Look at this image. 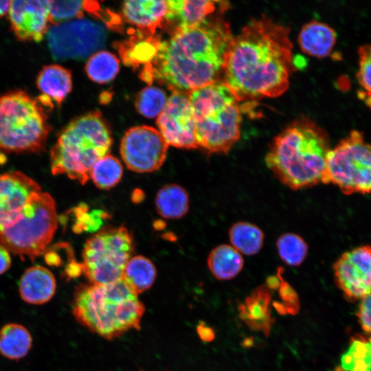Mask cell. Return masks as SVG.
<instances>
[{
    "label": "cell",
    "mask_w": 371,
    "mask_h": 371,
    "mask_svg": "<svg viewBox=\"0 0 371 371\" xmlns=\"http://www.w3.org/2000/svg\"><path fill=\"white\" fill-rule=\"evenodd\" d=\"M292 47L289 28L267 16L252 19L233 37L223 82L239 102L280 96L289 85Z\"/></svg>",
    "instance_id": "obj_1"
},
{
    "label": "cell",
    "mask_w": 371,
    "mask_h": 371,
    "mask_svg": "<svg viewBox=\"0 0 371 371\" xmlns=\"http://www.w3.org/2000/svg\"><path fill=\"white\" fill-rule=\"evenodd\" d=\"M233 37L229 24L219 16L197 26L176 28L170 38L161 41L141 76L150 84L157 80L185 93L212 84L219 80Z\"/></svg>",
    "instance_id": "obj_2"
},
{
    "label": "cell",
    "mask_w": 371,
    "mask_h": 371,
    "mask_svg": "<svg viewBox=\"0 0 371 371\" xmlns=\"http://www.w3.org/2000/svg\"><path fill=\"white\" fill-rule=\"evenodd\" d=\"M330 150L319 126L307 119L297 120L274 138L265 163L282 183L297 190L322 182Z\"/></svg>",
    "instance_id": "obj_3"
},
{
    "label": "cell",
    "mask_w": 371,
    "mask_h": 371,
    "mask_svg": "<svg viewBox=\"0 0 371 371\" xmlns=\"http://www.w3.org/2000/svg\"><path fill=\"white\" fill-rule=\"evenodd\" d=\"M144 311V304L122 279L108 285L80 284L74 291L75 319L107 339L139 329Z\"/></svg>",
    "instance_id": "obj_4"
},
{
    "label": "cell",
    "mask_w": 371,
    "mask_h": 371,
    "mask_svg": "<svg viewBox=\"0 0 371 371\" xmlns=\"http://www.w3.org/2000/svg\"><path fill=\"white\" fill-rule=\"evenodd\" d=\"M199 148L227 153L239 139L241 109L234 94L220 80L188 93Z\"/></svg>",
    "instance_id": "obj_5"
},
{
    "label": "cell",
    "mask_w": 371,
    "mask_h": 371,
    "mask_svg": "<svg viewBox=\"0 0 371 371\" xmlns=\"http://www.w3.org/2000/svg\"><path fill=\"white\" fill-rule=\"evenodd\" d=\"M112 144L110 132L98 112L71 121L60 133L50 151L53 175H65L85 184L93 165L108 155Z\"/></svg>",
    "instance_id": "obj_6"
},
{
    "label": "cell",
    "mask_w": 371,
    "mask_h": 371,
    "mask_svg": "<svg viewBox=\"0 0 371 371\" xmlns=\"http://www.w3.org/2000/svg\"><path fill=\"white\" fill-rule=\"evenodd\" d=\"M51 110L38 98L21 89L0 96V151L40 153L51 131Z\"/></svg>",
    "instance_id": "obj_7"
},
{
    "label": "cell",
    "mask_w": 371,
    "mask_h": 371,
    "mask_svg": "<svg viewBox=\"0 0 371 371\" xmlns=\"http://www.w3.org/2000/svg\"><path fill=\"white\" fill-rule=\"evenodd\" d=\"M58 225L54 199L47 192L36 194L19 217L0 231V245L9 252L32 261L42 255Z\"/></svg>",
    "instance_id": "obj_8"
},
{
    "label": "cell",
    "mask_w": 371,
    "mask_h": 371,
    "mask_svg": "<svg viewBox=\"0 0 371 371\" xmlns=\"http://www.w3.org/2000/svg\"><path fill=\"white\" fill-rule=\"evenodd\" d=\"M346 195L371 192V144L357 131L341 139L328 153L322 178Z\"/></svg>",
    "instance_id": "obj_9"
},
{
    "label": "cell",
    "mask_w": 371,
    "mask_h": 371,
    "mask_svg": "<svg viewBox=\"0 0 371 371\" xmlns=\"http://www.w3.org/2000/svg\"><path fill=\"white\" fill-rule=\"evenodd\" d=\"M133 240L124 227L105 228L86 242L82 273L93 284L108 285L122 279L133 251Z\"/></svg>",
    "instance_id": "obj_10"
},
{
    "label": "cell",
    "mask_w": 371,
    "mask_h": 371,
    "mask_svg": "<svg viewBox=\"0 0 371 371\" xmlns=\"http://www.w3.org/2000/svg\"><path fill=\"white\" fill-rule=\"evenodd\" d=\"M47 37L54 59L83 60L104 47L106 33L102 25L81 18L54 25Z\"/></svg>",
    "instance_id": "obj_11"
},
{
    "label": "cell",
    "mask_w": 371,
    "mask_h": 371,
    "mask_svg": "<svg viewBox=\"0 0 371 371\" xmlns=\"http://www.w3.org/2000/svg\"><path fill=\"white\" fill-rule=\"evenodd\" d=\"M168 144L159 131L148 126L128 130L120 144V155L127 168L139 173L158 170L164 164Z\"/></svg>",
    "instance_id": "obj_12"
},
{
    "label": "cell",
    "mask_w": 371,
    "mask_h": 371,
    "mask_svg": "<svg viewBox=\"0 0 371 371\" xmlns=\"http://www.w3.org/2000/svg\"><path fill=\"white\" fill-rule=\"evenodd\" d=\"M157 124L168 145L179 148H199L188 93L173 91L157 117Z\"/></svg>",
    "instance_id": "obj_13"
},
{
    "label": "cell",
    "mask_w": 371,
    "mask_h": 371,
    "mask_svg": "<svg viewBox=\"0 0 371 371\" xmlns=\"http://www.w3.org/2000/svg\"><path fill=\"white\" fill-rule=\"evenodd\" d=\"M335 281L346 299L363 298L371 293V246L343 253L333 267Z\"/></svg>",
    "instance_id": "obj_14"
},
{
    "label": "cell",
    "mask_w": 371,
    "mask_h": 371,
    "mask_svg": "<svg viewBox=\"0 0 371 371\" xmlns=\"http://www.w3.org/2000/svg\"><path fill=\"white\" fill-rule=\"evenodd\" d=\"M41 192L40 185L20 171L0 174V231L15 222Z\"/></svg>",
    "instance_id": "obj_15"
},
{
    "label": "cell",
    "mask_w": 371,
    "mask_h": 371,
    "mask_svg": "<svg viewBox=\"0 0 371 371\" xmlns=\"http://www.w3.org/2000/svg\"><path fill=\"white\" fill-rule=\"evenodd\" d=\"M10 27L21 41H41L49 27L47 1H10L8 11Z\"/></svg>",
    "instance_id": "obj_16"
},
{
    "label": "cell",
    "mask_w": 371,
    "mask_h": 371,
    "mask_svg": "<svg viewBox=\"0 0 371 371\" xmlns=\"http://www.w3.org/2000/svg\"><path fill=\"white\" fill-rule=\"evenodd\" d=\"M229 6L226 1L170 0L166 20L175 22L176 28L192 27L206 21L217 9L227 10Z\"/></svg>",
    "instance_id": "obj_17"
},
{
    "label": "cell",
    "mask_w": 371,
    "mask_h": 371,
    "mask_svg": "<svg viewBox=\"0 0 371 371\" xmlns=\"http://www.w3.org/2000/svg\"><path fill=\"white\" fill-rule=\"evenodd\" d=\"M271 290L266 285L256 288L244 302L238 305L240 318L252 330L262 333L269 336L274 319L271 316Z\"/></svg>",
    "instance_id": "obj_18"
},
{
    "label": "cell",
    "mask_w": 371,
    "mask_h": 371,
    "mask_svg": "<svg viewBox=\"0 0 371 371\" xmlns=\"http://www.w3.org/2000/svg\"><path fill=\"white\" fill-rule=\"evenodd\" d=\"M56 290L54 274L47 268L36 265L27 269L19 283L21 298L32 305H42L52 300Z\"/></svg>",
    "instance_id": "obj_19"
},
{
    "label": "cell",
    "mask_w": 371,
    "mask_h": 371,
    "mask_svg": "<svg viewBox=\"0 0 371 371\" xmlns=\"http://www.w3.org/2000/svg\"><path fill=\"white\" fill-rule=\"evenodd\" d=\"M122 13L128 22L138 27V31L154 34L166 20L167 1H126L123 3Z\"/></svg>",
    "instance_id": "obj_20"
},
{
    "label": "cell",
    "mask_w": 371,
    "mask_h": 371,
    "mask_svg": "<svg viewBox=\"0 0 371 371\" xmlns=\"http://www.w3.org/2000/svg\"><path fill=\"white\" fill-rule=\"evenodd\" d=\"M36 84L41 96L53 105H60L71 90V74L60 65H45L40 70Z\"/></svg>",
    "instance_id": "obj_21"
},
{
    "label": "cell",
    "mask_w": 371,
    "mask_h": 371,
    "mask_svg": "<svg viewBox=\"0 0 371 371\" xmlns=\"http://www.w3.org/2000/svg\"><path fill=\"white\" fill-rule=\"evenodd\" d=\"M336 41L334 30L328 25L316 21L304 25L298 36L302 50L311 56L325 57L332 51Z\"/></svg>",
    "instance_id": "obj_22"
},
{
    "label": "cell",
    "mask_w": 371,
    "mask_h": 371,
    "mask_svg": "<svg viewBox=\"0 0 371 371\" xmlns=\"http://www.w3.org/2000/svg\"><path fill=\"white\" fill-rule=\"evenodd\" d=\"M160 43L158 36L137 31L128 41L120 44L118 49L126 65L133 67L144 65L145 67L155 58Z\"/></svg>",
    "instance_id": "obj_23"
},
{
    "label": "cell",
    "mask_w": 371,
    "mask_h": 371,
    "mask_svg": "<svg viewBox=\"0 0 371 371\" xmlns=\"http://www.w3.org/2000/svg\"><path fill=\"white\" fill-rule=\"evenodd\" d=\"M209 270L215 278L229 280L240 273L244 266L240 253L232 245L223 244L214 248L207 260Z\"/></svg>",
    "instance_id": "obj_24"
},
{
    "label": "cell",
    "mask_w": 371,
    "mask_h": 371,
    "mask_svg": "<svg viewBox=\"0 0 371 371\" xmlns=\"http://www.w3.org/2000/svg\"><path fill=\"white\" fill-rule=\"evenodd\" d=\"M32 346L29 330L17 323L6 324L0 329V353L10 360L24 358Z\"/></svg>",
    "instance_id": "obj_25"
},
{
    "label": "cell",
    "mask_w": 371,
    "mask_h": 371,
    "mask_svg": "<svg viewBox=\"0 0 371 371\" xmlns=\"http://www.w3.org/2000/svg\"><path fill=\"white\" fill-rule=\"evenodd\" d=\"M190 199L183 188L175 183L165 185L159 189L155 197L158 214L168 219H178L189 210Z\"/></svg>",
    "instance_id": "obj_26"
},
{
    "label": "cell",
    "mask_w": 371,
    "mask_h": 371,
    "mask_svg": "<svg viewBox=\"0 0 371 371\" xmlns=\"http://www.w3.org/2000/svg\"><path fill=\"white\" fill-rule=\"evenodd\" d=\"M156 276V268L150 259L143 256H135L127 262L122 280L137 295L152 286Z\"/></svg>",
    "instance_id": "obj_27"
},
{
    "label": "cell",
    "mask_w": 371,
    "mask_h": 371,
    "mask_svg": "<svg viewBox=\"0 0 371 371\" xmlns=\"http://www.w3.org/2000/svg\"><path fill=\"white\" fill-rule=\"evenodd\" d=\"M231 245L239 253L247 256L258 254L262 248L265 235L257 225L245 221H238L229 230Z\"/></svg>",
    "instance_id": "obj_28"
},
{
    "label": "cell",
    "mask_w": 371,
    "mask_h": 371,
    "mask_svg": "<svg viewBox=\"0 0 371 371\" xmlns=\"http://www.w3.org/2000/svg\"><path fill=\"white\" fill-rule=\"evenodd\" d=\"M119 69V60L114 54L106 51H100L92 54L85 67L88 77L98 83L112 80Z\"/></svg>",
    "instance_id": "obj_29"
},
{
    "label": "cell",
    "mask_w": 371,
    "mask_h": 371,
    "mask_svg": "<svg viewBox=\"0 0 371 371\" xmlns=\"http://www.w3.org/2000/svg\"><path fill=\"white\" fill-rule=\"evenodd\" d=\"M122 175L123 167L120 161L108 154L93 165L90 179L100 189L109 190L120 181Z\"/></svg>",
    "instance_id": "obj_30"
},
{
    "label": "cell",
    "mask_w": 371,
    "mask_h": 371,
    "mask_svg": "<svg viewBox=\"0 0 371 371\" xmlns=\"http://www.w3.org/2000/svg\"><path fill=\"white\" fill-rule=\"evenodd\" d=\"M341 368L346 371H371V338H352L348 350L341 359Z\"/></svg>",
    "instance_id": "obj_31"
},
{
    "label": "cell",
    "mask_w": 371,
    "mask_h": 371,
    "mask_svg": "<svg viewBox=\"0 0 371 371\" xmlns=\"http://www.w3.org/2000/svg\"><path fill=\"white\" fill-rule=\"evenodd\" d=\"M276 247L280 259L287 265L297 267L306 259L308 245L298 234L286 232L279 236Z\"/></svg>",
    "instance_id": "obj_32"
},
{
    "label": "cell",
    "mask_w": 371,
    "mask_h": 371,
    "mask_svg": "<svg viewBox=\"0 0 371 371\" xmlns=\"http://www.w3.org/2000/svg\"><path fill=\"white\" fill-rule=\"evenodd\" d=\"M167 100L166 94L162 89L156 87H148L137 95L135 106L140 114L153 118L158 117Z\"/></svg>",
    "instance_id": "obj_33"
},
{
    "label": "cell",
    "mask_w": 371,
    "mask_h": 371,
    "mask_svg": "<svg viewBox=\"0 0 371 371\" xmlns=\"http://www.w3.org/2000/svg\"><path fill=\"white\" fill-rule=\"evenodd\" d=\"M49 22L54 25L73 19H81L85 11L84 1H47Z\"/></svg>",
    "instance_id": "obj_34"
},
{
    "label": "cell",
    "mask_w": 371,
    "mask_h": 371,
    "mask_svg": "<svg viewBox=\"0 0 371 371\" xmlns=\"http://www.w3.org/2000/svg\"><path fill=\"white\" fill-rule=\"evenodd\" d=\"M359 69L357 78L363 88V92L371 95V45H365L359 47Z\"/></svg>",
    "instance_id": "obj_35"
},
{
    "label": "cell",
    "mask_w": 371,
    "mask_h": 371,
    "mask_svg": "<svg viewBox=\"0 0 371 371\" xmlns=\"http://www.w3.org/2000/svg\"><path fill=\"white\" fill-rule=\"evenodd\" d=\"M280 273V283L278 287V293L282 300L286 314L296 315L300 310V301L296 291L294 289L282 278Z\"/></svg>",
    "instance_id": "obj_36"
},
{
    "label": "cell",
    "mask_w": 371,
    "mask_h": 371,
    "mask_svg": "<svg viewBox=\"0 0 371 371\" xmlns=\"http://www.w3.org/2000/svg\"><path fill=\"white\" fill-rule=\"evenodd\" d=\"M357 317L364 331L371 334V293L363 298L357 311Z\"/></svg>",
    "instance_id": "obj_37"
},
{
    "label": "cell",
    "mask_w": 371,
    "mask_h": 371,
    "mask_svg": "<svg viewBox=\"0 0 371 371\" xmlns=\"http://www.w3.org/2000/svg\"><path fill=\"white\" fill-rule=\"evenodd\" d=\"M196 332L200 339L203 341L210 342L215 339L214 330L204 322H201L197 325Z\"/></svg>",
    "instance_id": "obj_38"
},
{
    "label": "cell",
    "mask_w": 371,
    "mask_h": 371,
    "mask_svg": "<svg viewBox=\"0 0 371 371\" xmlns=\"http://www.w3.org/2000/svg\"><path fill=\"white\" fill-rule=\"evenodd\" d=\"M11 266L10 252L0 245V275L5 273Z\"/></svg>",
    "instance_id": "obj_39"
},
{
    "label": "cell",
    "mask_w": 371,
    "mask_h": 371,
    "mask_svg": "<svg viewBox=\"0 0 371 371\" xmlns=\"http://www.w3.org/2000/svg\"><path fill=\"white\" fill-rule=\"evenodd\" d=\"M10 1H0V18L8 13Z\"/></svg>",
    "instance_id": "obj_40"
},
{
    "label": "cell",
    "mask_w": 371,
    "mask_h": 371,
    "mask_svg": "<svg viewBox=\"0 0 371 371\" xmlns=\"http://www.w3.org/2000/svg\"><path fill=\"white\" fill-rule=\"evenodd\" d=\"M359 96L371 109V95L367 94L363 91H360L359 92Z\"/></svg>",
    "instance_id": "obj_41"
},
{
    "label": "cell",
    "mask_w": 371,
    "mask_h": 371,
    "mask_svg": "<svg viewBox=\"0 0 371 371\" xmlns=\"http://www.w3.org/2000/svg\"><path fill=\"white\" fill-rule=\"evenodd\" d=\"M334 371H346V370H344L343 368H341V367H338V368H335V369L334 370Z\"/></svg>",
    "instance_id": "obj_42"
}]
</instances>
